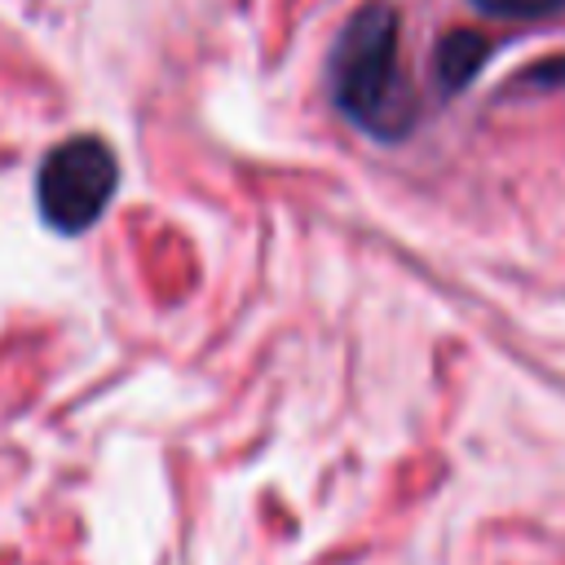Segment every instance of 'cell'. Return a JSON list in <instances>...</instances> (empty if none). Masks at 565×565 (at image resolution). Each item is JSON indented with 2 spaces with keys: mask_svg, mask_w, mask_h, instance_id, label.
Listing matches in <instances>:
<instances>
[{
  "mask_svg": "<svg viewBox=\"0 0 565 565\" xmlns=\"http://www.w3.org/2000/svg\"><path fill=\"white\" fill-rule=\"evenodd\" d=\"M402 18L393 4H362L331 49L335 110L375 141H402L415 128V102L397 71Z\"/></svg>",
  "mask_w": 565,
  "mask_h": 565,
  "instance_id": "1",
  "label": "cell"
},
{
  "mask_svg": "<svg viewBox=\"0 0 565 565\" xmlns=\"http://www.w3.org/2000/svg\"><path fill=\"white\" fill-rule=\"evenodd\" d=\"M472 4L490 18H547L565 9V0H472Z\"/></svg>",
  "mask_w": 565,
  "mask_h": 565,
  "instance_id": "4",
  "label": "cell"
},
{
  "mask_svg": "<svg viewBox=\"0 0 565 565\" xmlns=\"http://www.w3.org/2000/svg\"><path fill=\"white\" fill-rule=\"evenodd\" d=\"M119 190V159L102 137H66L62 146H53L40 159L35 172V203L40 216L57 230V234H79L88 230L106 203Z\"/></svg>",
  "mask_w": 565,
  "mask_h": 565,
  "instance_id": "2",
  "label": "cell"
},
{
  "mask_svg": "<svg viewBox=\"0 0 565 565\" xmlns=\"http://www.w3.org/2000/svg\"><path fill=\"white\" fill-rule=\"evenodd\" d=\"M490 40L481 31H450L437 49H433V84L441 93H459L477 71L481 62L490 57Z\"/></svg>",
  "mask_w": 565,
  "mask_h": 565,
  "instance_id": "3",
  "label": "cell"
}]
</instances>
